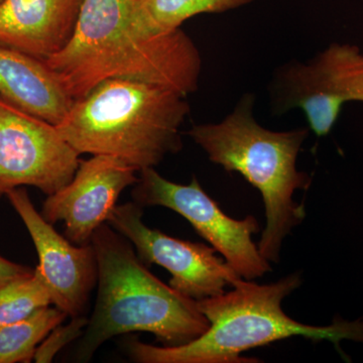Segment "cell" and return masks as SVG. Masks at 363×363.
<instances>
[{
	"instance_id": "obj_16",
	"label": "cell",
	"mask_w": 363,
	"mask_h": 363,
	"mask_svg": "<svg viewBox=\"0 0 363 363\" xmlns=\"http://www.w3.org/2000/svg\"><path fill=\"white\" fill-rule=\"evenodd\" d=\"M52 304L49 289L37 269L30 276L0 286V327L21 321Z\"/></svg>"
},
{
	"instance_id": "obj_9",
	"label": "cell",
	"mask_w": 363,
	"mask_h": 363,
	"mask_svg": "<svg viewBox=\"0 0 363 363\" xmlns=\"http://www.w3.org/2000/svg\"><path fill=\"white\" fill-rule=\"evenodd\" d=\"M135 202L118 205L107 223L130 241L143 264H155L171 274L169 286L195 301L216 297L240 278L216 250L202 243L172 238L143 221Z\"/></svg>"
},
{
	"instance_id": "obj_13",
	"label": "cell",
	"mask_w": 363,
	"mask_h": 363,
	"mask_svg": "<svg viewBox=\"0 0 363 363\" xmlns=\"http://www.w3.org/2000/svg\"><path fill=\"white\" fill-rule=\"evenodd\" d=\"M0 96L55 126L65 118L74 104L43 60L2 45Z\"/></svg>"
},
{
	"instance_id": "obj_7",
	"label": "cell",
	"mask_w": 363,
	"mask_h": 363,
	"mask_svg": "<svg viewBox=\"0 0 363 363\" xmlns=\"http://www.w3.org/2000/svg\"><path fill=\"white\" fill-rule=\"evenodd\" d=\"M140 174L133 191L136 204L169 208L187 219L240 278L252 281L272 271L269 260L252 241L260 227L252 215L242 220L229 217L195 176L189 185H181L167 180L155 168L142 169Z\"/></svg>"
},
{
	"instance_id": "obj_10",
	"label": "cell",
	"mask_w": 363,
	"mask_h": 363,
	"mask_svg": "<svg viewBox=\"0 0 363 363\" xmlns=\"http://www.w3.org/2000/svg\"><path fill=\"white\" fill-rule=\"evenodd\" d=\"M136 172L123 160L105 155L80 161L72 180L48 196L40 214L52 225L63 221L72 242L88 245L95 231L108 222L124 189L138 182Z\"/></svg>"
},
{
	"instance_id": "obj_1",
	"label": "cell",
	"mask_w": 363,
	"mask_h": 363,
	"mask_svg": "<svg viewBox=\"0 0 363 363\" xmlns=\"http://www.w3.org/2000/svg\"><path fill=\"white\" fill-rule=\"evenodd\" d=\"M44 62L74 101L111 79L164 86L187 97L202 69L197 47L181 28L145 32L138 0H84L71 39Z\"/></svg>"
},
{
	"instance_id": "obj_15",
	"label": "cell",
	"mask_w": 363,
	"mask_h": 363,
	"mask_svg": "<svg viewBox=\"0 0 363 363\" xmlns=\"http://www.w3.org/2000/svg\"><path fill=\"white\" fill-rule=\"evenodd\" d=\"M67 316L49 306L26 319L0 327V363L30 362L43 340Z\"/></svg>"
},
{
	"instance_id": "obj_3",
	"label": "cell",
	"mask_w": 363,
	"mask_h": 363,
	"mask_svg": "<svg viewBox=\"0 0 363 363\" xmlns=\"http://www.w3.org/2000/svg\"><path fill=\"white\" fill-rule=\"evenodd\" d=\"M91 245L96 255L98 297L76 350L78 362H89L107 340L131 332H149L162 346H180L208 330L209 321L197 301L160 281L108 223L95 231Z\"/></svg>"
},
{
	"instance_id": "obj_18",
	"label": "cell",
	"mask_w": 363,
	"mask_h": 363,
	"mask_svg": "<svg viewBox=\"0 0 363 363\" xmlns=\"http://www.w3.org/2000/svg\"><path fill=\"white\" fill-rule=\"evenodd\" d=\"M33 269L6 259L0 255V286L6 285L16 279L30 276Z\"/></svg>"
},
{
	"instance_id": "obj_8",
	"label": "cell",
	"mask_w": 363,
	"mask_h": 363,
	"mask_svg": "<svg viewBox=\"0 0 363 363\" xmlns=\"http://www.w3.org/2000/svg\"><path fill=\"white\" fill-rule=\"evenodd\" d=\"M79 156L56 126L0 96V198L21 186L54 194L75 175Z\"/></svg>"
},
{
	"instance_id": "obj_2",
	"label": "cell",
	"mask_w": 363,
	"mask_h": 363,
	"mask_svg": "<svg viewBox=\"0 0 363 363\" xmlns=\"http://www.w3.org/2000/svg\"><path fill=\"white\" fill-rule=\"evenodd\" d=\"M301 283L298 272L269 285L238 278L230 292L197 301L210 323L200 337L180 346H155L133 338L126 342V350L131 359L142 363H252L259 360L241 353L294 336L330 341L341 354V341L363 343L362 319L339 317L328 326L318 327L289 317L281 303Z\"/></svg>"
},
{
	"instance_id": "obj_11",
	"label": "cell",
	"mask_w": 363,
	"mask_h": 363,
	"mask_svg": "<svg viewBox=\"0 0 363 363\" xmlns=\"http://www.w3.org/2000/svg\"><path fill=\"white\" fill-rule=\"evenodd\" d=\"M6 196L32 238L39 255L37 269L49 289L52 304L68 316H81L98 279L92 245H75L57 233L37 211L25 189H13Z\"/></svg>"
},
{
	"instance_id": "obj_14",
	"label": "cell",
	"mask_w": 363,
	"mask_h": 363,
	"mask_svg": "<svg viewBox=\"0 0 363 363\" xmlns=\"http://www.w3.org/2000/svg\"><path fill=\"white\" fill-rule=\"evenodd\" d=\"M255 0H138V14L145 32L161 35L181 28L184 21L201 13H219Z\"/></svg>"
},
{
	"instance_id": "obj_19",
	"label": "cell",
	"mask_w": 363,
	"mask_h": 363,
	"mask_svg": "<svg viewBox=\"0 0 363 363\" xmlns=\"http://www.w3.org/2000/svg\"><path fill=\"white\" fill-rule=\"evenodd\" d=\"M360 319H362V323H363V317H362V318H360Z\"/></svg>"
},
{
	"instance_id": "obj_4",
	"label": "cell",
	"mask_w": 363,
	"mask_h": 363,
	"mask_svg": "<svg viewBox=\"0 0 363 363\" xmlns=\"http://www.w3.org/2000/svg\"><path fill=\"white\" fill-rule=\"evenodd\" d=\"M189 112L186 97L176 91L111 79L74 101L56 128L79 155L118 157L140 172L181 150Z\"/></svg>"
},
{
	"instance_id": "obj_17",
	"label": "cell",
	"mask_w": 363,
	"mask_h": 363,
	"mask_svg": "<svg viewBox=\"0 0 363 363\" xmlns=\"http://www.w3.org/2000/svg\"><path fill=\"white\" fill-rule=\"evenodd\" d=\"M87 324V318L81 315V316L73 317L68 324H60L55 327L37 348L35 357H33L35 362L38 363L52 362L59 351L83 335Z\"/></svg>"
},
{
	"instance_id": "obj_20",
	"label": "cell",
	"mask_w": 363,
	"mask_h": 363,
	"mask_svg": "<svg viewBox=\"0 0 363 363\" xmlns=\"http://www.w3.org/2000/svg\"><path fill=\"white\" fill-rule=\"evenodd\" d=\"M0 1H1V0H0Z\"/></svg>"
},
{
	"instance_id": "obj_12",
	"label": "cell",
	"mask_w": 363,
	"mask_h": 363,
	"mask_svg": "<svg viewBox=\"0 0 363 363\" xmlns=\"http://www.w3.org/2000/svg\"><path fill=\"white\" fill-rule=\"evenodd\" d=\"M84 0H1L0 45L50 58L71 39Z\"/></svg>"
},
{
	"instance_id": "obj_6",
	"label": "cell",
	"mask_w": 363,
	"mask_h": 363,
	"mask_svg": "<svg viewBox=\"0 0 363 363\" xmlns=\"http://www.w3.org/2000/svg\"><path fill=\"white\" fill-rule=\"evenodd\" d=\"M272 113L304 112L310 130L326 136L343 105L363 102V54L357 45L333 43L307 62L279 67L269 85Z\"/></svg>"
},
{
	"instance_id": "obj_5",
	"label": "cell",
	"mask_w": 363,
	"mask_h": 363,
	"mask_svg": "<svg viewBox=\"0 0 363 363\" xmlns=\"http://www.w3.org/2000/svg\"><path fill=\"white\" fill-rule=\"evenodd\" d=\"M253 106L255 95L247 93L220 123L197 124L188 135L210 161L228 173H240L259 191L267 224L257 247L264 259L279 262L284 240L307 215L293 196L311 184L309 175L296 166L309 130H267L255 121Z\"/></svg>"
}]
</instances>
